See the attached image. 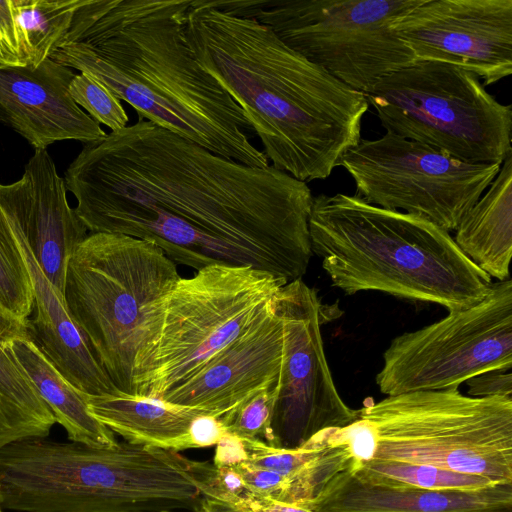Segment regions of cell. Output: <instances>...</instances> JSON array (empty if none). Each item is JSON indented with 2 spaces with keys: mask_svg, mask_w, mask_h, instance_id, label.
Here are the masks:
<instances>
[{
  "mask_svg": "<svg viewBox=\"0 0 512 512\" xmlns=\"http://www.w3.org/2000/svg\"><path fill=\"white\" fill-rule=\"evenodd\" d=\"M63 179L90 233L152 242L176 264L251 266L289 283L313 255L307 183L148 120L84 144Z\"/></svg>",
  "mask_w": 512,
  "mask_h": 512,
  "instance_id": "1",
  "label": "cell"
},
{
  "mask_svg": "<svg viewBox=\"0 0 512 512\" xmlns=\"http://www.w3.org/2000/svg\"><path fill=\"white\" fill-rule=\"evenodd\" d=\"M190 0H88L53 61L84 73L148 120L225 158L265 168L251 124L197 61Z\"/></svg>",
  "mask_w": 512,
  "mask_h": 512,
  "instance_id": "2",
  "label": "cell"
},
{
  "mask_svg": "<svg viewBox=\"0 0 512 512\" xmlns=\"http://www.w3.org/2000/svg\"><path fill=\"white\" fill-rule=\"evenodd\" d=\"M186 33L197 61L240 106L274 168L305 183L324 180L362 139L366 95L233 0H190Z\"/></svg>",
  "mask_w": 512,
  "mask_h": 512,
  "instance_id": "3",
  "label": "cell"
},
{
  "mask_svg": "<svg viewBox=\"0 0 512 512\" xmlns=\"http://www.w3.org/2000/svg\"><path fill=\"white\" fill-rule=\"evenodd\" d=\"M312 252L332 285L347 295L379 291L435 303L449 312L468 308L492 281L430 220L337 193L313 198Z\"/></svg>",
  "mask_w": 512,
  "mask_h": 512,
  "instance_id": "4",
  "label": "cell"
},
{
  "mask_svg": "<svg viewBox=\"0 0 512 512\" xmlns=\"http://www.w3.org/2000/svg\"><path fill=\"white\" fill-rule=\"evenodd\" d=\"M178 451L47 437L0 449V503L16 512L195 511L203 498Z\"/></svg>",
  "mask_w": 512,
  "mask_h": 512,
  "instance_id": "5",
  "label": "cell"
},
{
  "mask_svg": "<svg viewBox=\"0 0 512 512\" xmlns=\"http://www.w3.org/2000/svg\"><path fill=\"white\" fill-rule=\"evenodd\" d=\"M351 462L428 465L512 483V399L458 389L410 392L368 402L348 426L329 430Z\"/></svg>",
  "mask_w": 512,
  "mask_h": 512,
  "instance_id": "6",
  "label": "cell"
},
{
  "mask_svg": "<svg viewBox=\"0 0 512 512\" xmlns=\"http://www.w3.org/2000/svg\"><path fill=\"white\" fill-rule=\"evenodd\" d=\"M157 245L127 235L89 233L67 267L64 299L114 387L133 394V364L154 315L179 280Z\"/></svg>",
  "mask_w": 512,
  "mask_h": 512,
  "instance_id": "7",
  "label": "cell"
},
{
  "mask_svg": "<svg viewBox=\"0 0 512 512\" xmlns=\"http://www.w3.org/2000/svg\"><path fill=\"white\" fill-rule=\"evenodd\" d=\"M287 283L251 266L212 264L180 277L133 364L134 395L160 399L244 334Z\"/></svg>",
  "mask_w": 512,
  "mask_h": 512,
  "instance_id": "8",
  "label": "cell"
},
{
  "mask_svg": "<svg viewBox=\"0 0 512 512\" xmlns=\"http://www.w3.org/2000/svg\"><path fill=\"white\" fill-rule=\"evenodd\" d=\"M386 131L467 163L499 164L512 153V107L458 66L416 61L366 94Z\"/></svg>",
  "mask_w": 512,
  "mask_h": 512,
  "instance_id": "9",
  "label": "cell"
},
{
  "mask_svg": "<svg viewBox=\"0 0 512 512\" xmlns=\"http://www.w3.org/2000/svg\"><path fill=\"white\" fill-rule=\"evenodd\" d=\"M290 48L354 90L371 92L416 59L392 24L422 0H233Z\"/></svg>",
  "mask_w": 512,
  "mask_h": 512,
  "instance_id": "10",
  "label": "cell"
},
{
  "mask_svg": "<svg viewBox=\"0 0 512 512\" xmlns=\"http://www.w3.org/2000/svg\"><path fill=\"white\" fill-rule=\"evenodd\" d=\"M512 368V281L492 283L474 305L395 337L376 375L381 393L458 389L470 378Z\"/></svg>",
  "mask_w": 512,
  "mask_h": 512,
  "instance_id": "11",
  "label": "cell"
},
{
  "mask_svg": "<svg viewBox=\"0 0 512 512\" xmlns=\"http://www.w3.org/2000/svg\"><path fill=\"white\" fill-rule=\"evenodd\" d=\"M356 195L369 204L420 215L447 232L497 176L501 165L458 160L426 144L386 131L361 139L339 160Z\"/></svg>",
  "mask_w": 512,
  "mask_h": 512,
  "instance_id": "12",
  "label": "cell"
},
{
  "mask_svg": "<svg viewBox=\"0 0 512 512\" xmlns=\"http://www.w3.org/2000/svg\"><path fill=\"white\" fill-rule=\"evenodd\" d=\"M283 325V360L273 406L274 447L297 448L316 434L353 423L350 408L334 383L321 327L329 307L303 279L284 285L277 296Z\"/></svg>",
  "mask_w": 512,
  "mask_h": 512,
  "instance_id": "13",
  "label": "cell"
},
{
  "mask_svg": "<svg viewBox=\"0 0 512 512\" xmlns=\"http://www.w3.org/2000/svg\"><path fill=\"white\" fill-rule=\"evenodd\" d=\"M392 30L416 61L464 68L484 87L512 74V0H422Z\"/></svg>",
  "mask_w": 512,
  "mask_h": 512,
  "instance_id": "14",
  "label": "cell"
},
{
  "mask_svg": "<svg viewBox=\"0 0 512 512\" xmlns=\"http://www.w3.org/2000/svg\"><path fill=\"white\" fill-rule=\"evenodd\" d=\"M66 190L47 150H35L19 180L0 184V213L63 296L69 260L89 234Z\"/></svg>",
  "mask_w": 512,
  "mask_h": 512,
  "instance_id": "15",
  "label": "cell"
},
{
  "mask_svg": "<svg viewBox=\"0 0 512 512\" xmlns=\"http://www.w3.org/2000/svg\"><path fill=\"white\" fill-rule=\"evenodd\" d=\"M277 296L244 334L160 400L223 420L263 391L277 388L283 360Z\"/></svg>",
  "mask_w": 512,
  "mask_h": 512,
  "instance_id": "16",
  "label": "cell"
},
{
  "mask_svg": "<svg viewBox=\"0 0 512 512\" xmlns=\"http://www.w3.org/2000/svg\"><path fill=\"white\" fill-rule=\"evenodd\" d=\"M75 75L51 58L34 67L0 66V120L35 150L62 140L102 139L107 133L69 94Z\"/></svg>",
  "mask_w": 512,
  "mask_h": 512,
  "instance_id": "17",
  "label": "cell"
},
{
  "mask_svg": "<svg viewBox=\"0 0 512 512\" xmlns=\"http://www.w3.org/2000/svg\"><path fill=\"white\" fill-rule=\"evenodd\" d=\"M8 227L21 250L32 281L34 302L33 318L29 319L31 339L64 378L81 393L101 395L114 392L117 389L70 315L64 296L46 278L22 236L11 226Z\"/></svg>",
  "mask_w": 512,
  "mask_h": 512,
  "instance_id": "18",
  "label": "cell"
},
{
  "mask_svg": "<svg viewBox=\"0 0 512 512\" xmlns=\"http://www.w3.org/2000/svg\"><path fill=\"white\" fill-rule=\"evenodd\" d=\"M302 507L312 512H512V483L477 490L390 489L363 484L347 469Z\"/></svg>",
  "mask_w": 512,
  "mask_h": 512,
  "instance_id": "19",
  "label": "cell"
},
{
  "mask_svg": "<svg viewBox=\"0 0 512 512\" xmlns=\"http://www.w3.org/2000/svg\"><path fill=\"white\" fill-rule=\"evenodd\" d=\"M83 397L91 415L125 441L178 452L195 448L194 421L201 415H210L196 408L118 390Z\"/></svg>",
  "mask_w": 512,
  "mask_h": 512,
  "instance_id": "20",
  "label": "cell"
},
{
  "mask_svg": "<svg viewBox=\"0 0 512 512\" xmlns=\"http://www.w3.org/2000/svg\"><path fill=\"white\" fill-rule=\"evenodd\" d=\"M454 241L480 270L498 281L510 278L512 255V153L487 190L462 218Z\"/></svg>",
  "mask_w": 512,
  "mask_h": 512,
  "instance_id": "21",
  "label": "cell"
},
{
  "mask_svg": "<svg viewBox=\"0 0 512 512\" xmlns=\"http://www.w3.org/2000/svg\"><path fill=\"white\" fill-rule=\"evenodd\" d=\"M21 367L61 425L69 441L92 447L116 445L115 434L91 415L83 394L73 387L31 338L8 343Z\"/></svg>",
  "mask_w": 512,
  "mask_h": 512,
  "instance_id": "22",
  "label": "cell"
},
{
  "mask_svg": "<svg viewBox=\"0 0 512 512\" xmlns=\"http://www.w3.org/2000/svg\"><path fill=\"white\" fill-rule=\"evenodd\" d=\"M348 471L363 484L390 489L477 490L496 484L480 476L386 460L351 462Z\"/></svg>",
  "mask_w": 512,
  "mask_h": 512,
  "instance_id": "23",
  "label": "cell"
},
{
  "mask_svg": "<svg viewBox=\"0 0 512 512\" xmlns=\"http://www.w3.org/2000/svg\"><path fill=\"white\" fill-rule=\"evenodd\" d=\"M88 0H14L27 65L37 66L61 46L77 10Z\"/></svg>",
  "mask_w": 512,
  "mask_h": 512,
  "instance_id": "24",
  "label": "cell"
},
{
  "mask_svg": "<svg viewBox=\"0 0 512 512\" xmlns=\"http://www.w3.org/2000/svg\"><path fill=\"white\" fill-rule=\"evenodd\" d=\"M33 302L32 281L26 262L0 213V308L28 322L33 312Z\"/></svg>",
  "mask_w": 512,
  "mask_h": 512,
  "instance_id": "25",
  "label": "cell"
},
{
  "mask_svg": "<svg viewBox=\"0 0 512 512\" xmlns=\"http://www.w3.org/2000/svg\"><path fill=\"white\" fill-rule=\"evenodd\" d=\"M68 91L79 107L84 108L97 123L110 128L111 132L128 125L129 116L121 101L92 77L84 73L76 74Z\"/></svg>",
  "mask_w": 512,
  "mask_h": 512,
  "instance_id": "26",
  "label": "cell"
},
{
  "mask_svg": "<svg viewBox=\"0 0 512 512\" xmlns=\"http://www.w3.org/2000/svg\"><path fill=\"white\" fill-rule=\"evenodd\" d=\"M277 388L263 391L242 405L229 417L220 420L226 432L247 440H260L274 446L271 429Z\"/></svg>",
  "mask_w": 512,
  "mask_h": 512,
  "instance_id": "27",
  "label": "cell"
},
{
  "mask_svg": "<svg viewBox=\"0 0 512 512\" xmlns=\"http://www.w3.org/2000/svg\"><path fill=\"white\" fill-rule=\"evenodd\" d=\"M186 465L203 498L233 501L247 492L234 467L217 466L214 463L189 458L186 460Z\"/></svg>",
  "mask_w": 512,
  "mask_h": 512,
  "instance_id": "28",
  "label": "cell"
},
{
  "mask_svg": "<svg viewBox=\"0 0 512 512\" xmlns=\"http://www.w3.org/2000/svg\"><path fill=\"white\" fill-rule=\"evenodd\" d=\"M233 467L248 492L292 504V481L289 478L245 461Z\"/></svg>",
  "mask_w": 512,
  "mask_h": 512,
  "instance_id": "29",
  "label": "cell"
},
{
  "mask_svg": "<svg viewBox=\"0 0 512 512\" xmlns=\"http://www.w3.org/2000/svg\"><path fill=\"white\" fill-rule=\"evenodd\" d=\"M27 58L14 0H0V66H25Z\"/></svg>",
  "mask_w": 512,
  "mask_h": 512,
  "instance_id": "30",
  "label": "cell"
},
{
  "mask_svg": "<svg viewBox=\"0 0 512 512\" xmlns=\"http://www.w3.org/2000/svg\"><path fill=\"white\" fill-rule=\"evenodd\" d=\"M194 512H312L306 508L246 492L233 501L202 498Z\"/></svg>",
  "mask_w": 512,
  "mask_h": 512,
  "instance_id": "31",
  "label": "cell"
},
{
  "mask_svg": "<svg viewBox=\"0 0 512 512\" xmlns=\"http://www.w3.org/2000/svg\"><path fill=\"white\" fill-rule=\"evenodd\" d=\"M466 383L468 385V396L512 399L511 370H490L470 378Z\"/></svg>",
  "mask_w": 512,
  "mask_h": 512,
  "instance_id": "32",
  "label": "cell"
},
{
  "mask_svg": "<svg viewBox=\"0 0 512 512\" xmlns=\"http://www.w3.org/2000/svg\"><path fill=\"white\" fill-rule=\"evenodd\" d=\"M213 463L217 466H235L245 460L242 439L226 433L215 445Z\"/></svg>",
  "mask_w": 512,
  "mask_h": 512,
  "instance_id": "33",
  "label": "cell"
},
{
  "mask_svg": "<svg viewBox=\"0 0 512 512\" xmlns=\"http://www.w3.org/2000/svg\"><path fill=\"white\" fill-rule=\"evenodd\" d=\"M22 338H31L29 321L19 320L0 308V341L8 344Z\"/></svg>",
  "mask_w": 512,
  "mask_h": 512,
  "instance_id": "34",
  "label": "cell"
},
{
  "mask_svg": "<svg viewBox=\"0 0 512 512\" xmlns=\"http://www.w3.org/2000/svg\"><path fill=\"white\" fill-rule=\"evenodd\" d=\"M152 512H180V511H171V510H162V511H152ZM188 512V511H185ZM194 512V511H191Z\"/></svg>",
  "mask_w": 512,
  "mask_h": 512,
  "instance_id": "35",
  "label": "cell"
},
{
  "mask_svg": "<svg viewBox=\"0 0 512 512\" xmlns=\"http://www.w3.org/2000/svg\"><path fill=\"white\" fill-rule=\"evenodd\" d=\"M0 512H3V508H2V506H1V503H0Z\"/></svg>",
  "mask_w": 512,
  "mask_h": 512,
  "instance_id": "36",
  "label": "cell"
}]
</instances>
